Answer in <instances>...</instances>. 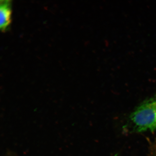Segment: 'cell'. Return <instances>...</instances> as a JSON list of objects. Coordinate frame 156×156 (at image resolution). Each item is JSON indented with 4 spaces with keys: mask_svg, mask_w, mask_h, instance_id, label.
Segmentation results:
<instances>
[{
    "mask_svg": "<svg viewBox=\"0 0 156 156\" xmlns=\"http://www.w3.org/2000/svg\"><path fill=\"white\" fill-rule=\"evenodd\" d=\"M125 128L130 133L156 130V97L146 99L130 114Z\"/></svg>",
    "mask_w": 156,
    "mask_h": 156,
    "instance_id": "1",
    "label": "cell"
},
{
    "mask_svg": "<svg viewBox=\"0 0 156 156\" xmlns=\"http://www.w3.org/2000/svg\"><path fill=\"white\" fill-rule=\"evenodd\" d=\"M11 1H0V29L5 32L9 28L11 20Z\"/></svg>",
    "mask_w": 156,
    "mask_h": 156,
    "instance_id": "2",
    "label": "cell"
}]
</instances>
